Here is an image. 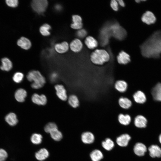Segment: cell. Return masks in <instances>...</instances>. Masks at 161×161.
<instances>
[{
    "mask_svg": "<svg viewBox=\"0 0 161 161\" xmlns=\"http://www.w3.org/2000/svg\"><path fill=\"white\" fill-rule=\"evenodd\" d=\"M56 94L58 97L63 101H66L68 99L66 89L64 86L61 84H57L55 86Z\"/></svg>",
    "mask_w": 161,
    "mask_h": 161,
    "instance_id": "5b68a950",
    "label": "cell"
},
{
    "mask_svg": "<svg viewBox=\"0 0 161 161\" xmlns=\"http://www.w3.org/2000/svg\"><path fill=\"white\" fill-rule=\"evenodd\" d=\"M87 34L86 31L84 29H80L76 32V35L80 38H83L85 37Z\"/></svg>",
    "mask_w": 161,
    "mask_h": 161,
    "instance_id": "74e56055",
    "label": "cell"
},
{
    "mask_svg": "<svg viewBox=\"0 0 161 161\" xmlns=\"http://www.w3.org/2000/svg\"><path fill=\"white\" fill-rule=\"evenodd\" d=\"M42 137L40 134L34 133L32 134L31 137V141L35 144H39L42 141Z\"/></svg>",
    "mask_w": 161,
    "mask_h": 161,
    "instance_id": "d6a6232c",
    "label": "cell"
},
{
    "mask_svg": "<svg viewBox=\"0 0 161 161\" xmlns=\"http://www.w3.org/2000/svg\"><path fill=\"white\" fill-rule=\"evenodd\" d=\"M110 57L109 54L105 50L97 49L93 52L90 55V60L94 64L101 66L109 61Z\"/></svg>",
    "mask_w": 161,
    "mask_h": 161,
    "instance_id": "3957f363",
    "label": "cell"
},
{
    "mask_svg": "<svg viewBox=\"0 0 161 161\" xmlns=\"http://www.w3.org/2000/svg\"><path fill=\"white\" fill-rule=\"evenodd\" d=\"M159 141L161 144V134L159 136Z\"/></svg>",
    "mask_w": 161,
    "mask_h": 161,
    "instance_id": "7bdbcfd3",
    "label": "cell"
},
{
    "mask_svg": "<svg viewBox=\"0 0 161 161\" xmlns=\"http://www.w3.org/2000/svg\"><path fill=\"white\" fill-rule=\"evenodd\" d=\"M67 99L69 104L72 108L76 109L79 106L80 101L78 97L75 95H71Z\"/></svg>",
    "mask_w": 161,
    "mask_h": 161,
    "instance_id": "cb8c5ba5",
    "label": "cell"
},
{
    "mask_svg": "<svg viewBox=\"0 0 161 161\" xmlns=\"http://www.w3.org/2000/svg\"><path fill=\"white\" fill-rule=\"evenodd\" d=\"M131 137L127 134H122L117 137L116 141L117 144L120 146L125 147L127 145Z\"/></svg>",
    "mask_w": 161,
    "mask_h": 161,
    "instance_id": "2e32d148",
    "label": "cell"
},
{
    "mask_svg": "<svg viewBox=\"0 0 161 161\" xmlns=\"http://www.w3.org/2000/svg\"><path fill=\"white\" fill-rule=\"evenodd\" d=\"M49 156V152L45 148H41L35 154V157L38 160L43 161L46 159Z\"/></svg>",
    "mask_w": 161,
    "mask_h": 161,
    "instance_id": "4316f807",
    "label": "cell"
},
{
    "mask_svg": "<svg viewBox=\"0 0 161 161\" xmlns=\"http://www.w3.org/2000/svg\"><path fill=\"white\" fill-rule=\"evenodd\" d=\"M69 47L72 51L75 52H77L82 49L83 44L80 40L76 38L71 42Z\"/></svg>",
    "mask_w": 161,
    "mask_h": 161,
    "instance_id": "ffe728a7",
    "label": "cell"
},
{
    "mask_svg": "<svg viewBox=\"0 0 161 161\" xmlns=\"http://www.w3.org/2000/svg\"><path fill=\"white\" fill-rule=\"evenodd\" d=\"M81 139L83 143L86 144H90L94 142L95 137L92 133L87 131L82 133L81 136Z\"/></svg>",
    "mask_w": 161,
    "mask_h": 161,
    "instance_id": "d4e9b609",
    "label": "cell"
},
{
    "mask_svg": "<svg viewBox=\"0 0 161 161\" xmlns=\"http://www.w3.org/2000/svg\"><path fill=\"white\" fill-rule=\"evenodd\" d=\"M14 95L15 98L17 101L23 102L25 100L27 95V93L24 89L19 88L16 90Z\"/></svg>",
    "mask_w": 161,
    "mask_h": 161,
    "instance_id": "7402d4cb",
    "label": "cell"
},
{
    "mask_svg": "<svg viewBox=\"0 0 161 161\" xmlns=\"http://www.w3.org/2000/svg\"><path fill=\"white\" fill-rule=\"evenodd\" d=\"M18 46L25 50L29 49L32 46V43L30 40L28 38L22 37L17 41Z\"/></svg>",
    "mask_w": 161,
    "mask_h": 161,
    "instance_id": "5bb4252c",
    "label": "cell"
},
{
    "mask_svg": "<svg viewBox=\"0 0 161 161\" xmlns=\"http://www.w3.org/2000/svg\"><path fill=\"white\" fill-rule=\"evenodd\" d=\"M128 88L127 82L124 80H119L117 81L114 84V88L119 92L121 93H125Z\"/></svg>",
    "mask_w": 161,
    "mask_h": 161,
    "instance_id": "7c38bea8",
    "label": "cell"
},
{
    "mask_svg": "<svg viewBox=\"0 0 161 161\" xmlns=\"http://www.w3.org/2000/svg\"><path fill=\"white\" fill-rule=\"evenodd\" d=\"M131 120V116L128 114H120L118 116V120L120 124L124 126L129 125Z\"/></svg>",
    "mask_w": 161,
    "mask_h": 161,
    "instance_id": "603a6c76",
    "label": "cell"
},
{
    "mask_svg": "<svg viewBox=\"0 0 161 161\" xmlns=\"http://www.w3.org/2000/svg\"><path fill=\"white\" fill-rule=\"evenodd\" d=\"M6 2L8 6L12 7H17L18 4V1L17 0H7Z\"/></svg>",
    "mask_w": 161,
    "mask_h": 161,
    "instance_id": "8d00e7d4",
    "label": "cell"
},
{
    "mask_svg": "<svg viewBox=\"0 0 161 161\" xmlns=\"http://www.w3.org/2000/svg\"><path fill=\"white\" fill-rule=\"evenodd\" d=\"M85 42L87 47L91 49H94L98 45L97 41L93 37L91 36L87 37L85 40Z\"/></svg>",
    "mask_w": 161,
    "mask_h": 161,
    "instance_id": "83f0119b",
    "label": "cell"
},
{
    "mask_svg": "<svg viewBox=\"0 0 161 161\" xmlns=\"http://www.w3.org/2000/svg\"><path fill=\"white\" fill-rule=\"evenodd\" d=\"M117 61L120 65H126L131 61L130 56L125 52L122 51L117 57Z\"/></svg>",
    "mask_w": 161,
    "mask_h": 161,
    "instance_id": "52a82bcc",
    "label": "cell"
},
{
    "mask_svg": "<svg viewBox=\"0 0 161 161\" xmlns=\"http://www.w3.org/2000/svg\"><path fill=\"white\" fill-rule=\"evenodd\" d=\"M151 94L154 100L161 102V83H157L152 88Z\"/></svg>",
    "mask_w": 161,
    "mask_h": 161,
    "instance_id": "9c48e42d",
    "label": "cell"
},
{
    "mask_svg": "<svg viewBox=\"0 0 161 161\" xmlns=\"http://www.w3.org/2000/svg\"><path fill=\"white\" fill-rule=\"evenodd\" d=\"M4 119L7 123L11 126H16L18 122L16 114L13 112L8 114L5 116Z\"/></svg>",
    "mask_w": 161,
    "mask_h": 161,
    "instance_id": "9a60e30c",
    "label": "cell"
},
{
    "mask_svg": "<svg viewBox=\"0 0 161 161\" xmlns=\"http://www.w3.org/2000/svg\"><path fill=\"white\" fill-rule=\"evenodd\" d=\"M120 106L125 110L129 109L132 105V102L129 98L125 97H120L118 101Z\"/></svg>",
    "mask_w": 161,
    "mask_h": 161,
    "instance_id": "8fae6325",
    "label": "cell"
},
{
    "mask_svg": "<svg viewBox=\"0 0 161 161\" xmlns=\"http://www.w3.org/2000/svg\"><path fill=\"white\" fill-rule=\"evenodd\" d=\"M48 4L46 0H34L31 3L33 10L36 13L41 14L45 12Z\"/></svg>",
    "mask_w": 161,
    "mask_h": 161,
    "instance_id": "277c9868",
    "label": "cell"
},
{
    "mask_svg": "<svg viewBox=\"0 0 161 161\" xmlns=\"http://www.w3.org/2000/svg\"><path fill=\"white\" fill-rule=\"evenodd\" d=\"M119 4L122 7H124L125 5L124 1L122 0H118L117 1Z\"/></svg>",
    "mask_w": 161,
    "mask_h": 161,
    "instance_id": "60d3db41",
    "label": "cell"
},
{
    "mask_svg": "<svg viewBox=\"0 0 161 161\" xmlns=\"http://www.w3.org/2000/svg\"><path fill=\"white\" fill-rule=\"evenodd\" d=\"M24 77V75L23 73L20 72H17L14 74L13 79L15 83H19L23 80Z\"/></svg>",
    "mask_w": 161,
    "mask_h": 161,
    "instance_id": "836d02e7",
    "label": "cell"
},
{
    "mask_svg": "<svg viewBox=\"0 0 161 161\" xmlns=\"http://www.w3.org/2000/svg\"><path fill=\"white\" fill-rule=\"evenodd\" d=\"M55 8L56 10H59L61 9V7L60 5L57 4L55 6Z\"/></svg>",
    "mask_w": 161,
    "mask_h": 161,
    "instance_id": "b9f144b4",
    "label": "cell"
},
{
    "mask_svg": "<svg viewBox=\"0 0 161 161\" xmlns=\"http://www.w3.org/2000/svg\"><path fill=\"white\" fill-rule=\"evenodd\" d=\"M56 129H58L56 124L53 122H50L45 126L44 130L46 133H49L52 131Z\"/></svg>",
    "mask_w": 161,
    "mask_h": 161,
    "instance_id": "e575fe53",
    "label": "cell"
},
{
    "mask_svg": "<svg viewBox=\"0 0 161 161\" xmlns=\"http://www.w3.org/2000/svg\"><path fill=\"white\" fill-rule=\"evenodd\" d=\"M134 151L136 155L142 156L145 155L147 151V148L143 144L140 143H137L134 146Z\"/></svg>",
    "mask_w": 161,
    "mask_h": 161,
    "instance_id": "e0dca14e",
    "label": "cell"
},
{
    "mask_svg": "<svg viewBox=\"0 0 161 161\" xmlns=\"http://www.w3.org/2000/svg\"><path fill=\"white\" fill-rule=\"evenodd\" d=\"M141 20L143 22L149 25L154 23L156 21V18L152 12L148 11L143 14Z\"/></svg>",
    "mask_w": 161,
    "mask_h": 161,
    "instance_id": "ba28073f",
    "label": "cell"
},
{
    "mask_svg": "<svg viewBox=\"0 0 161 161\" xmlns=\"http://www.w3.org/2000/svg\"><path fill=\"white\" fill-rule=\"evenodd\" d=\"M147 121L146 119L142 115H138L134 120L135 126L139 128H144L146 126Z\"/></svg>",
    "mask_w": 161,
    "mask_h": 161,
    "instance_id": "ac0fdd59",
    "label": "cell"
},
{
    "mask_svg": "<svg viewBox=\"0 0 161 161\" xmlns=\"http://www.w3.org/2000/svg\"><path fill=\"white\" fill-rule=\"evenodd\" d=\"M150 156L152 157H161V148L157 145H153L148 148Z\"/></svg>",
    "mask_w": 161,
    "mask_h": 161,
    "instance_id": "44dd1931",
    "label": "cell"
},
{
    "mask_svg": "<svg viewBox=\"0 0 161 161\" xmlns=\"http://www.w3.org/2000/svg\"><path fill=\"white\" fill-rule=\"evenodd\" d=\"M31 100L34 103L38 105H44L47 101V98L45 95L37 93H34L32 95Z\"/></svg>",
    "mask_w": 161,
    "mask_h": 161,
    "instance_id": "8992f818",
    "label": "cell"
},
{
    "mask_svg": "<svg viewBox=\"0 0 161 161\" xmlns=\"http://www.w3.org/2000/svg\"><path fill=\"white\" fill-rule=\"evenodd\" d=\"M1 65L0 69L4 71H9L13 67V64L11 61L7 58H4L1 60Z\"/></svg>",
    "mask_w": 161,
    "mask_h": 161,
    "instance_id": "484cf974",
    "label": "cell"
},
{
    "mask_svg": "<svg viewBox=\"0 0 161 161\" xmlns=\"http://www.w3.org/2000/svg\"><path fill=\"white\" fill-rule=\"evenodd\" d=\"M69 47V46L68 43L66 41L56 44L54 46L56 51L60 54H63L66 52L68 51Z\"/></svg>",
    "mask_w": 161,
    "mask_h": 161,
    "instance_id": "d6986e66",
    "label": "cell"
},
{
    "mask_svg": "<svg viewBox=\"0 0 161 161\" xmlns=\"http://www.w3.org/2000/svg\"><path fill=\"white\" fill-rule=\"evenodd\" d=\"M58 78V75L56 72L52 73L50 76V79L51 81L52 82H55Z\"/></svg>",
    "mask_w": 161,
    "mask_h": 161,
    "instance_id": "ab89813d",
    "label": "cell"
},
{
    "mask_svg": "<svg viewBox=\"0 0 161 161\" xmlns=\"http://www.w3.org/2000/svg\"><path fill=\"white\" fill-rule=\"evenodd\" d=\"M51 29V27L49 24H44L40 27L39 32L43 36H48L51 34L49 30Z\"/></svg>",
    "mask_w": 161,
    "mask_h": 161,
    "instance_id": "f546056e",
    "label": "cell"
},
{
    "mask_svg": "<svg viewBox=\"0 0 161 161\" xmlns=\"http://www.w3.org/2000/svg\"><path fill=\"white\" fill-rule=\"evenodd\" d=\"M8 156V154L6 150L2 148H0V161H5Z\"/></svg>",
    "mask_w": 161,
    "mask_h": 161,
    "instance_id": "d590c367",
    "label": "cell"
},
{
    "mask_svg": "<svg viewBox=\"0 0 161 161\" xmlns=\"http://www.w3.org/2000/svg\"><path fill=\"white\" fill-rule=\"evenodd\" d=\"M27 78L29 81L32 83L31 86L34 89L41 88L46 83L44 77L37 70H33L29 72L27 74Z\"/></svg>",
    "mask_w": 161,
    "mask_h": 161,
    "instance_id": "7a4b0ae2",
    "label": "cell"
},
{
    "mask_svg": "<svg viewBox=\"0 0 161 161\" xmlns=\"http://www.w3.org/2000/svg\"><path fill=\"white\" fill-rule=\"evenodd\" d=\"M90 157L92 161H100L103 158V155L100 150L96 149L91 152Z\"/></svg>",
    "mask_w": 161,
    "mask_h": 161,
    "instance_id": "f1b7e54d",
    "label": "cell"
},
{
    "mask_svg": "<svg viewBox=\"0 0 161 161\" xmlns=\"http://www.w3.org/2000/svg\"><path fill=\"white\" fill-rule=\"evenodd\" d=\"M140 48L144 57L159 58L161 54V30L154 32L142 44Z\"/></svg>",
    "mask_w": 161,
    "mask_h": 161,
    "instance_id": "6da1fadb",
    "label": "cell"
},
{
    "mask_svg": "<svg viewBox=\"0 0 161 161\" xmlns=\"http://www.w3.org/2000/svg\"><path fill=\"white\" fill-rule=\"evenodd\" d=\"M102 145L105 149L108 151H110L114 147V144L113 141L110 138H107L102 142Z\"/></svg>",
    "mask_w": 161,
    "mask_h": 161,
    "instance_id": "4dcf8cb0",
    "label": "cell"
},
{
    "mask_svg": "<svg viewBox=\"0 0 161 161\" xmlns=\"http://www.w3.org/2000/svg\"><path fill=\"white\" fill-rule=\"evenodd\" d=\"M73 23L70 25L71 27L75 30H80L83 27L82 19L81 17L77 15H73L72 17Z\"/></svg>",
    "mask_w": 161,
    "mask_h": 161,
    "instance_id": "30bf717a",
    "label": "cell"
},
{
    "mask_svg": "<svg viewBox=\"0 0 161 161\" xmlns=\"http://www.w3.org/2000/svg\"><path fill=\"white\" fill-rule=\"evenodd\" d=\"M49 133L51 137L55 141H59L62 138L63 136L61 133L58 129L53 130Z\"/></svg>",
    "mask_w": 161,
    "mask_h": 161,
    "instance_id": "1f68e13d",
    "label": "cell"
},
{
    "mask_svg": "<svg viewBox=\"0 0 161 161\" xmlns=\"http://www.w3.org/2000/svg\"><path fill=\"white\" fill-rule=\"evenodd\" d=\"M132 97L134 101L137 103H144L146 100L145 94L140 90L135 92L133 94Z\"/></svg>",
    "mask_w": 161,
    "mask_h": 161,
    "instance_id": "4fadbf2b",
    "label": "cell"
},
{
    "mask_svg": "<svg viewBox=\"0 0 161 161\" xmlns=\"http://www.w3.org/2000/svg\"><path fill=\"white\" fill-rule=\"evenodd\" d=\"M110 5L111 7L114 10L117 11L118 10V3L117 1L115 0H112L110 3Z\"/></svg>",
    "mask_w": 161,
    "mask_h": 161,
    "instance_id": "f35d334b",
    "label": "cell"
}]
</instances>
